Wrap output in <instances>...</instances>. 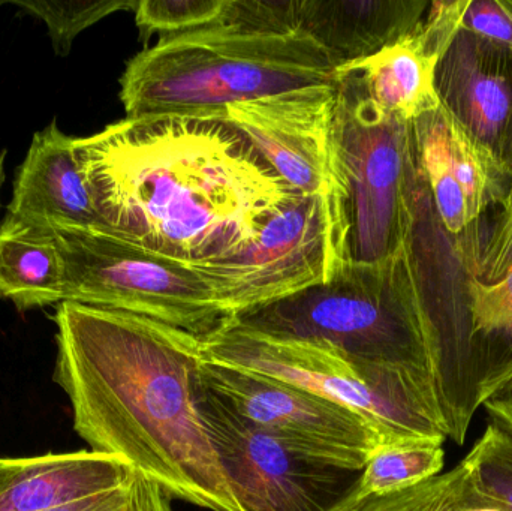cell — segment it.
Returning <instances> with one entry per match:
<instances>
[{"mask_svg": "<svg viewBox=\"0 0 512 511\" xmlns=\"http://www.w3.org/2000/svg\"><path fill=\"white\" fill-rule=\"evenodd\" d=\"M466 311L481 407L512 377V270L501 279L466 282Z\"/></svg>", "mask_w": 512, "mask_h": 511, "instance_id": "cell-18", "label": "cell"}, {"mask_svg": "<svg viewBox=\"0 0 512 511\" xmlns=\"http://www.w3.org/2000/svg\"><path fill=\"white\" fill-rule=\"evenodd\" d=\"M352 511H507L487 497L465 461L448 473L382 497L370 498Z\"/></svg>", "mask_w": 512, "mask_h": 511, "instance_id": "cell-21", "label": "cell"}, {"mask_svg": "<svg viewBox=\"0 0 512 511\" xmlns=\"http://www.w3.org/2000/svg\"><path fill=\"white\" fill-rule=\"evenodd\" d=\"M54 383L92 452L116 456L171 498L210 511H243L197 405L201 339L167 324L63 302Z\"/></svg>", "mask_w": 512, "mask_h": 511, "instance_id": "cell-1", "label": "cell"}, {"mask_svg": "<svg viewBox=\"0 0 512 511\" xmlns=\"http://www.w3.org/2000/svg\"><path fill=\"white\" fill-rule=\"evenodd\" d=\"M75 150L105 230L194 266L237 254L297 194L222 119L126 117Z\"/></svg>", "mask_w": 512, "mask_h": 511, "instance_id": "cell-2", "label": "cell"}, {"mask_svg": "<svg viewBox=\"0 0 512 511\" xmlns=\"http://www.w3.org/2000/svg\"><path fill=\"white\" fill-rule=\"evenodd\" d=\"M475 263L472 276L484 282L498 281L512 270V204L502 209L501 219Z\"/></svg>", "mask_w": 512, "mask_h": 511, "instance_id": "cell-27", "label": "cell"}, {"mask_svg": "<svg viewBox=\"0 0 512 511\" xmlns=\"http://www.w3.org/2000/svg\"><path fill=\"white\" fill-rule=\"evenodd\" d=\"M197 405L243 511H336L361 473L304 458L197 381Z\"/></svg>", "mask_w": 512, "mask_h": 511, "instance_id": "cell-8", "label": "cell"}, {"mask_svg": "<svg viewBox=\"0 0 512 511\" xmlns=\"http://www.w3.org/2000/svg\"><path fill=\"white\" fill-rule=\"evenodd\" d=\"M510 204H512V170L510 176V188H508L507 198H505V203L504 206H502V209H505V207L510 206Z\"/></svg>", "mask_w": 512, "mask_h": 511, "instance_id": "cell-30", "label": "cell"}, {"mask_svg": "<svg viewBox=\"0 0 512 511\" xmlns=\"http://www.w3.org/2000/svg\"><path fill=\"white\" fill-rule=\"evenodd\" d=\"M337 83L242 102L219 119L245 137L294 191L321 194L328 183Z\"/></svg>", "mask_w": 512, "mask_h": 511, "instance_id": "cell-11", "label": "cell"}, {"mask_svg": "<svg viewBox=\"0 0 512 511\" xmlns=\"http://www.w3.org/2000/svg\"><path fill=\"white\" fill-rule=\"evenodd\" d=\"M463 461L471 468L481 491L512 511V429L492 419Z\"/></svg>", "mask_w": 512, "mask_h": 511, "instance_id": "cell-23", "label": "cell"}, {"mask_svg": "<svg viewBox=\"0 0 512 511\" xmlns=\"http://www.w3.org/2000/svg\"><path fill=\"white\" fill-rule=\"evenodd\" d=\"M442 51L418 27L412 35L339 71H355L367 95L388 113L415 122L441 107L435 71Z\"/></svg>", "mask_w": 512, "mask_h": 511, "instance_id": "cell-16", "label": "cell"}, {"mask_svg": "<svg viewBox=\"0 0 512 511\" xmlns=\"http://www.w3.org/2000/svg\"><path fill=\"white\" fill-rule=\"evenodd\" d=\"M201 357L292 384L366 417L388 447L448 440L429 378L370 365L327 342L274 338L228 323L201 339Z\"/></svg>", "mask_w": 512, "mask_h": 511, "instance_id": "cell-6", "label": "cell"}, {"mask_svg": "<svg viewBox=\"0 0 512 511\" xmlns=\"http://www.w3.org/2000/svg\"><path fill=\"white\" fill-rule=\"evenodd\" d=\"M56 236L65 260V302L149 318L200 339L231 321L194 264L102 228Z\"/></svg>", "mask_w": 512, "mask_h": 511, "instance_id": "cell-7", "label": "cell"}, {"mask_svg": "<svg viewBox=\"0 0 512 511\" xmlns=\"http://www.w3.org/2000/svg\"><path fill=\"white\" fill-rule=\"evenodd\" d=\"M418 165L426 180L430 203L450 234L471 227L465 195L454 176L448 149V119L444 108L430 111L412 122Z\"/></svg>", "mask_w": 512, "mask_h": 511, "instance_id": "cell-19", "label": "cell"}, {"mask_svg": "<svg viewBox=\"0 0 512 511\" xmlns=\"http://www.w3.org/2000/svg\"><path fill=\"white\" fill-rule=\"evenodd\" d=\"M460 27L512 50V0H466Z\"/></svg>", "mask_w": 512, "mask_h": 511, "instance_id": "cell-26", "label": "cell"}, {"mask_svg": "<svg viewBox=\"0 0 512 511\" xmlns=\"http://www.w3.org/2000/svg\"><path fill=\"white\" fill-rule=\"evenodd\" d=\"M424 188L412 123L379 107L357 72L339 71L324 191L336 267L402 251Z\"/></svg>", "mask_w": 512, "mask_h": 511, "instance_id": "cell-4", "label": "cell"}, {"mask_svg": "<svg viewBox=\"0 0 512 511\" xmlns=\"http://www.w3.org/2000/svg\"><path fill=\"white\" fill-rule=\"evenodd\" d=\"M483 407L493 420L512 429V377L483 402Z\"/></svg>", "mask_w": 512, "mask_h": 511, "instance_id": "cell-28", "label": "cell"}, {"mask_svg": "<svg viewBox=\"0 0 512 511\" xmlns=\"http://www.w3.org/2000/svg\"><path fill=\"white\" fill-rule=\"evenodd\" d=\"M231 323L274 338L327 342L360 362L433 383L429 315L409 243L379 263L340 264L322 284L237 314Z\"/></svg>", "mask_w": 512, "mask_h": 511, "instance_id": "cell-5", "label": "cell"}, {"mask_svg": "<svg viewBox=\"0 0 512 511\" xmlns=\"http://www.w3.org/2000/svg\"><path fill=\"white\" fill-rule=\"evenodd\" d=\"M3 180H5V152L0 153V191H2Z\"/></svg>", "mask_w": 512, "mask_h": 511, "instance_id": "cell-29", "label": "cell"}, {"mask_svg": "<svg viewBox=\"0 0 512 511\" xmlns=\"http://www.w3.org/2000/svg\"><path fill=\"white\" fill-rule=\"evenodd\" d=\"M195 267L231 318L322 284L336 269L324 192H297L237 254Z\"/></svg>", "mask_w": 512, "mask_h": 511, "instance_id": "cell-10", "label": "cell"}, {"mask_svg": "<svg viewBox=\"0 0 512 511\" xmlns=\"http://www.w3.org/2000/svg\"><path fill=\"white\" fill-rule=\"evenodd\" d=\"M9 5L35 15L47 24L48 36L57 56L71 51L75 38L108 15L135 11L137 0H9Z\"/></svg>", "mask_w": 512, "mask_h": 511, "instance_id": "cell-22", "label": "cell"}, {"mask_svg": "<svg viewBox=\"0 0 512 511\" xmlns=\"http://www.w3.org/2000/svg\"><path fill=\"white\" fill-rule=\"evenodd\" d=\"M198 378L240 416L304 458L361 473L388 447L357 411L292 384L203 357Z\"/></svg>", "mask_w": 512, "mask_h": 511, "instance_id": "cell-9", "label": "cell"}, {"mask_svg": "<svg viewBox=\"0 0 512 511\" xmlns=\"http://www.w3.org/2000/svg\"><path fill=\"white\" fill-rule=\"evenodd\" d=\"M444 446L432 443L402 444L379 450L361 471L351 494L336 511H352L370 498L403 491L441 474Z\"/></svg>", "mask_w": 512, "mask_h": 511, "instance_id": "cell-20", "label": "cell"}, {"mask_svg": "<svg viewBox=\"0 0 512 511\" xmlns=\"http://www.w3.org/2000/svg\"><path fill=\"white\" fill-rule=\"evenodd\" d=\"M227 0H140L135 23L141 41L159 33L162 38L192 32L221 21Z\"/></svg>", "mask_w": 512, "mask_h": 511, "instance_id": "cell-24", "label": "cell"}, {"mask_svg": "<svg viewBox=\"0 0 512 511\" xmlns=\"http://www.w3.org/2000/svg\"><path fill=\"white\" fill-rule=\"evenodd\" d=\"M429 6L423 0H295V29L340 69L412 35Z\"/></svg>", "mask_w": 512, "mask_h": 511, "instance_id": "cell-14", "label": "cell"}, {"mask_svg": "<svg viewBox=\"0 0 512 511\" xmlns=\"http://www.w3.org/2000/svg\"><path fill=\"white\" fill-rule=\"evenodd\" d=\"M339 81V68L301 32L215 24L159 39L120 78L129 119H219L242 102Z\"/></svg>", "mask_w": 512, "mask_h": 511, "instance_id": "cell-3", "label": "cell"}, {"mask_svg": "<svg viewBox=\"0 0 512 511\" xmlns=\"http://www.w3.org/2000/svg\"><path fill=\"white\" fill-rule=\"evenodd\" d=\"M135 468L92 450L0 458V511H50L126 482Z\"/></svg>", "mask_w": 512, "mask_h": 511, "instance_id": "cell-15", "label": "cell"}, {"mask_svg": "<svg viewBox=\"0 0 512 511\" xmlns=\"http://www.w3.org/2000/svg\"><path fill=\"white\" fill-rule=\"evenodd\" d=\"M435 89L445 113L510 180L511 48L460 29L436 65Z\"/></svg>", "mask_w": 512, "mask_h": 511, "instance_id": "cell-12", "label": "cell"}, {"mask_svg": "<svg viewBox=\"0 0 512 511\" xmlns=\"http://www.w3.org/2000/svg\"><path fill=\"white\" fill-rule=\"evenodd\" d=\"M50 511H174L171 497L159 483L141 471H135L126 482L80 498Z\"/></svg>", "mask_w": 512, "mask_h": 511, "instance_id": "cell-25", "label": "cell"}, {"mask_svg": "<svg viewBox=\"0 0 512 511\" xmlns=\"http://www.w3.org/2000/svg\"><path fill=\"white\" fill-rule=\"evenodd\" d=\"M56 120L35 132L15 174L6 215L50 233L105 230L75 150Z\"/></svg>", "mask_w": 512, "mask_h": 511, "instance_id": "cell-13", "label": "cell"}, {"mask_svg": "<svg viewBox=\"0 0 512 511\" xmlns=\"http://www.w3.org/2000/svg\"><path fill=\"white\" fill-rule=\"evenodd\" d=\"M0 297L21 312L65 302V260L56 234L5 215L0 224Z\"/></svg>", "mask_w": 512, "mask_h": 511, "instance_id": "cell-17", "label": "cell"}]
</instances>
